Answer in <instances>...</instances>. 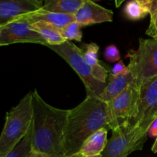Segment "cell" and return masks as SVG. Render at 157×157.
Listing matches in <instances>:
<instances>
[{
  "mask_svg": "<svg viewBox=\"0 0 157 157\" xmlns=\"http://www.w3.org/2000/svg\"><path fill=\"white\" fill-rule=\"evenodd\" d=\"M69 110L52 107L32 92V150L47 157H65L64 132Z\"/></svg>",
  "mask_w": 157,
  "mask_h": 157,
  "instance_id": "1",
  "label": "cell"
},
{
  "mask_svg": "<svg viewBox=\"0 0 157 157\" xmlns=\"http://www.w3.org/2000/svg\"><path fill=\"white\" fill-rule=\"evenodd\" d=\"M107 103L87 96L77 107L69 110L64 132L65 157L78 153L87 138L107 125Z\"/></svg>",
  "mask_w": 157,
  "mask_h": 157,
  "instance_id": "2",
  "label": "cell"
},
{
  "mask_svg": "<svg viewBox=\"0 0 157 157\" xmlns=\"http://www.w3.org/2000/svg\"><path fill=\"white\" fill-rule=\"evenodd\" d=\"M32 121V92L7 112L0 135V157H4L25 136Z\"/></svg>",
  "mask_w": 157,
  "mask_h": 157,
  "instance_id": "3",
  "label": "cell"
},
{
  "mask_svg": "<svg viewBox=\"0 0 157 157\" xmlns=\"http://www.w3.org/2000/svg\"><path fill=\"white\" fill-rule=\"evenodd\" d=\"M141 86L135 81L129 84L118 96L107 104L108 130L130 123L133 124L139 114Z\"/></svg>",
  "mask_w": 157,
  "mask_h": 157,
  "instance_id": "4",
  "label": "cell"
},
{
  "mask_svg": "<svg viewBox=\"0 0 157 157\" xmlns=\"http://www.w3.org/2000/svg\"><path fill=\"white\" fill-rule=\"evenodd\" d=\"M48 48L62 58L78 74L85 86L87 96L101 99L107 84L101 82L94 77L91 68L83 58L84 50L70 41H66L58 45L48 46Z\"/></svg>",
  "mask_w": 157,
  "mask_h": 157,
  "instance_id": "5",
  "label": "cell"
},
{
  "mask_svg": "<svg viewBox=\"0 0 157 157\" xmlns=\"http://www.w3.org/2000/svg\"><path fill=\"white\" fill-rule=\"evenodd\" d=\"M128 68L134 81L142 87L149 80L157 76V39L140 38L137 50L128 52Z\"/></svg>",
  "mask_w": 157,
  "mask_h": 157,
  "instance_id": "6",
  "label": "cell"
},
{
  "mask_svg": "<svg viewBox=\"0 0 157 157\" xmlns=\"http://www.w3.org/2000/svg\"><path fill=\"white\" fill-rule=\"evenodd\" d=\"M147 135L130 123L112 130V136L103 151L102 157H127L136 150H141Z\"/></svg>",
  "mask_w": 157,
  "mask_h": 157,
  "instance_id": "7",
  "label": "cell"
},
{
  "mask_svg": "<svg viewBox=\"0 0 157 157\" xmlns=\"http://www.w3.org/2000/svg\"><path fill=\"white\" fill-rule=\"evenodd\" d=\"M157 118V76L144 83L141 87L139 114L132 125L148 135L151 124Z\"/></svg>",
  "mask_w": 157,
  "mask_h": 157,
  "instance_id": "8",
  "label": "cell"
},
{
  "mask_svg": "<svg viewBox=\"0 0 157 157\" xmlns=\"http://www.w3.org/2000/svg\"><path fill=\"white\" fill-rule=\"evenodd\" d=\"M16 43H33L48 46L23 15L6 23L0 33V47Z\"/></svg>",
  "mask_w": 157,
  "mask_h": 157,
  "instance_id": "9",
  "label": "cell"
},
{
  "mask_svg": "<svg viewBox=\"0 0 157 157\" xmlns=\"http://www.w3.org/2000/svg\"><path fill=\"white\" fill-rule=\"evenodd\" d=\"M40 0H0V24L42 9Z\"/></svg>",
  "mask_w": 157,
  "mask_h": 157,
  "instance_id": "10",
  "label": "cell"
},
{
  "mask_svg": "<svg viewBox=\"0 0 157 157\" xmlns=\"http://www.w3.org/2000/svg\"><path fill=\"white\" fill-rule=\"evenodd\" d=\"M75 16L77 22L81 26H86L112 21L113 12L112 10L98 5L94 2L84 0Z\"/></svg>",
  "mask_w": 157,
  "mask_h": 157,
  "instance_id": "11",
  "label": "cell"
},
{
  "mask_svg": "<svg viewBox=\"0 0 157 157\" xmlns=\"http://www.w3.org/2000/svg\"><path fill=\"white\" fill-rule=\"evenodd\" d=\"M25 18L29 23L36 22V21H43L48 23L58 29H61L71 23L76 21L75 15H64V14L55 13L44 11L43 9L26 14L23 15Z\"/></svg>",
  "mask_w": 157,
  "mask_h": 157,
  "instance_id": "12",
  "label": "cell"
},
{
  "mask_svg": "<svg viewBox=\"0 0 157 157\" xmlns=\"http://www.w3.org/2000/svg\"><path fill=\"white\" fill-rule=\"evenodd\" d=\"M86 50L84 51L83 58L85 62L88 64L92 70L94 77L101 82L107 83L108 71L101 64L98 60L99 46L96 43L90 42L85 44Z\"/></svg>",
  "mask_w": 157,
  "mask_h": 157,
  "instance_id": "13",
  "label": "cell"
},
{
  "mask_svg": "<svg viewBox=\"0 0 157 157\" xmlns=\"http://www.w3.org/2000/svg\"><path fill=\"white\" fill-rule=\"evenodd\" d=\"M107 129L102 128L87 138L79 152L85 156H96L102 154L107 144Z\"/></svg>",
  "mask_w": 157,
  "mask_h": 157,
  "instance_id": "14",
  "label": "cell"
},
{
  "mask_svg": "<svg viewBox=\"0 0 157 157\" xmlns=\"http://www.w3.org/2000/svg\"><path fill=\"white\" fill-rule=\"evenodd\" d=\"M133 81H134V79L130 71L127 75L110 77V81L104 89L101 100L107 104L118 96Z\"/></svg>",
  "mask_w": 157,
  "mask_h": 157,
  "instance_id": "15",
  "label": "cell"
},
{
  "mask_svg": "<svg viewBox=\"0 0 157 157\" xmlns=\"http://www.w3.org/2000/svg\"><path fill=\"white\" fill-rule=\"evenodd\" d=\"M157 6V1L153 0H132L127 2L124 14L128 19L137 21L145 18Z\"/></svg>",
  "mask_w": 157,
  "mask_h": 157,
  "instance_id": "16",
  "label": "cell"
},
{
  "mask_svg": "<svg viewBox=\"0 0 157 157\" xmlns=\"http://www.w3.org/2000/svg\"><path fill=\"white\" fill-rule=\"evenodd\" d=\"M30 25L31 27L45 40L48 46L58 45L67 41L63 37L61 30L52 25L43 21H36L30 23Z\"/></svg>",
  "mask_w": 157,
  "mask_h": 157,
  "instance_id": "17",
  "label": "cell"
},
{
  "mask_svg": "<svg viewBox=\"0 0 157 157\" xmlns=\"http://www.w3.org/2000/svg\"><path fill=\"white\" fill-rule=\"evenodd\" d=\"M84 2V0H49L44 2L41 9L64 15H75Z\"/></svg>",
  "mask_w": 157,
  "mask_h": 157,
  "instance_id": "18",
  "label": "cell"
},
{
  "mask_svg": "<svg viewBox=\"0 0 157 157\" xmlns=\"http://www.w3.org/2000/svg\"><path fill=\"white\" fill-rule=\"evenodd\" d=\"M32 125L27 134L4 157H29L32 153Z\"/></svg>",
  "mask_w": 157,
  "mask_h": 157,
  "instance_id": "19",
  "label": "cell"
},
{
  "mask_svg": "<svg viewBox=\"0 0 157 157\" xmlns=\"http://www.w3.org/2000/svg\"><path fill=\"white\" fill-rule=\"evenodd\" d=\"M82 26L77 21L71 23L67 25L63 29H60L63 37L67 41H81L82 39V32L81 31V28Z\"/></svg>",
  "mask_w": 157,
  "mask_h": 157,
  "instance_id": "20",
  "label": "cell"
},
{
  "mask_svg": "<svg viewBox=\"0 0 157 157\" xmlns=\"http://www.w3.org/2000/svg\"><path fill=\"white\" fill-rule=\"evenodd\" d=\"M104 58L110 63H114L121 60V54L117 47L113 44L108 45L104 51Z\"/></svg>",
  "mask_w": 157,
  "mask_h": 157,
  "instance_id": "21",
  "label": "cell"
},
{
  "mask_svg": "<svg viewBox=\"0 0 157 157\" xmlns=\"http://www.w3.org/2000/svg\"><path fill=\"white\" fill-rule=\"evenodd\" d=\"M146 34L151 38L157 39V6L150 13V22Z\"/></svg>",
  "mask_w": 157,
  "mask_h": 157,
  "instance_id": "22",
  "label": "cell"
},
{
  "mask_svg": "<svg viewBox=\"0 0 157 157\" xmlns=\"http://www.w3.org/2000/svg\"><path fill=\"white\" fill-rule=\"evenodd\" d=\"M130 72L128 67L124 64L122 60H120L117 63L113 65L112 69L110 71V77H117L120 75H127Z\"/></svg>",
  "mask_w": 157,
  "mask_h": 157,
  "instance_id": "23",
  "label": "cell"
},
{
  "mask_svg": "<svg viewBox=\"0 0 157 157\" xmlns=\"http://www.w3.org/2000/svg\"><path fill=\"white\" fill-rule=\"evenodd\" d=\"M148 135L150 137L157 138V118L154 121V122L151 124L148 130Z\"/></svg>",
  "mask_w": 157,
  "mask_h": 157,
  "instance_id": "24",
  "label": "cell"
},
{
  "mask_svg": "<svg viewBox=\"0 0 157 157\" xmlns=\"http://www.w3.org/2000/svg\"><path fill=\"white\" fill-rule=\"evenodd\" d=\"M68 157H102V156H101V155H99V156H84V155L81 154L80 153H75V154L71 155V156H70Z\"/></svg>",
  "mask_w": 157,
  "mask_h": 157,
  "instance_id": "25",
  "label": "cell"
},
{
  "mask_svg": "<svg viewBox=\"0 0 157 157\" xmlns=\"http://www.w3.org/2000/svg\"><path fill=\"white\" fill-rule=\"evenodd\" d=\"M29 157H47V156H44V155H43V154H41V153H34V152L32 151V153H31Z\"/></svg>",
  "mask_w": 157,
  "mask_h": 157,
  "instance_id": "26",
  "label": "cell"
},
{
  "mask_svg": "<svg viewBox=\"0 0 157 157\" xmlns=\"http://www.w3.org/2000/svg\"><path fill=\"white\" fill-rule=\"evenodd\" d=\"M152 151H153V153H157V138L156 141H155L154 144H153V147H152Z\"/></svg>",
  "mask_w": 157,
  "mask_h": 157,
  "instance_id": "27",
  "label": "cell"
},
{
  "mask_svg": "<svg viewBox=\"0 0 157 157\" xmlns=\"http://www.w3.org/2000/svg\"><path fill=\"white\" fill-rule=\"evenodd\" d=\"M6 25V23H3V24H0V33H1V32L2 31V29H4L5 26Z\"/></svg>",
  "mask_w": 157,
  "mask_h": 157,
  "instance_id": "28",
  "label": "cell"
}]
</instances>
